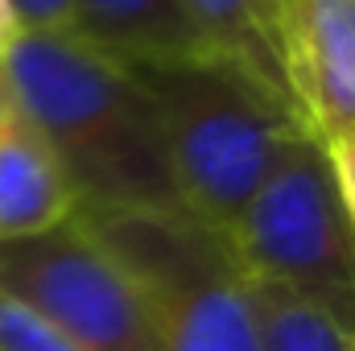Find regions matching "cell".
<instances>
[{
    "label": "cell",
    "instance_id": "6da1fadb",
    "mask_svg": "<svg viewBox=\"0 0 355 351\" xmlns=\"http://www.w3.org/2000/svg\"><path fill=\"white\" fill-rule=\"evenodd\" d=\"M0 71L54 149L79 211H182L153 103L124 67L71 33H17Z\"/></svg>",
    "mask_w": 355,
    "mask_h": 351
},
{
    "label": "cell",
    "instance_id": "3957f363",
    "mask_svg": "<svg viewBox=\"0 0 355 351\" xmlns=\"http://www.w3.org/2000/svg\"><path fill=\"white\" fill-rule=\"evenodd\" d=\"M132 277L157 351H261L252 281L186 211H75Z\"/></svg>",
    "mask_w": 355,
    "mask_h": 351
},
{
    "label": "cell",
    "instance_id": "ba28073f",
    "mask_svg": "<svg viewBox=\"0 0 355 351\" xmlns=\"http://www.w3.org/2000/svg\"><path fill=\"white\" fill-rule=\"evenodd\" d=\"M67 33L116 67L178 62L215 50L182 0H71Z\"/></svg>",
    "mask_w": 355,
    "mask_h": 351
},
{
    "label": "cell",
    "instance_id": "9c48e42d",
    "mask_svg": "<svg viewBox=\"0 0 355 351\" xmlns=\"http://www.w3.org/2000/svg\"><path fill=\"white\" fill-rule=\"evenodd\" d=\"M207 42L257 71L268 87L289 95L285 71H281V50H277V12L272 0H182Z\"/></svg>",
    "mask_w": 355,
    "mask_h": 351
},
{
    "label": "cell",
    "instance_id": "30bf717a",
    "mask_svg": "<svg viewBox=\"0 0 355 351\" xmlns=\"http://www.w3.org/2000/svg\"><path fill=\"white\" fill-rule=\"evenodd\" d=\"M248 281H252L261 351H352L343 318L297 298L285 285L257 281V277H248Z\"/></svg>",
    "mask_w": 355,
    "mask_h": 351
},
{
    "label": "cell",
    "instance_id": "277c9868",
    "mask_svg": "<svg viewBox=\"0 0 355 351\" xmlns=\"http://www.w3.org/2000/svg\"><path fill=\"white\" fill-rule=\"evenodd\" d=\"M223 240L248 277L285 285L352 323L355 232L335 186L331 157L310 132L293 141L289 153L268 170Z\"/></svg>",
    "mask_w": 355,
    "mask_h": 351
},
{
    "label": "cell",
    "instance_id": "7c38bea8",
    "mask_svg": "<svg viewBox=\"0 0 355 351\" xmlns=\"http://www.w3.org/2000/svg\"><path fill=\"white\" fill-rule=\"evenodd\" d=\"M21 33H67L71 0H8Z\"/></svg>",
    "mask_w": 355,
    "mask_h": 351
},
{
    "label": "cell",
    "instance_id": "8fae6325",
    "mask_svg": "<svg viewBox=\"0 0 355 351\" xmlns=\"http://www.w3.org/2000/svg\"><path fill=\"white\" fill-rule=\"evenodd\" d=\"M0 351H83L62 331H54L42 314L0 289Z\"/></svg>",
    "mask_w": 355,
    "mask_h": 351
},
{
    "label": "cell",
    "instance_id": "9a60e30c",
    "mask_svg": "<svg viewBox=\"0 0 355 351\" xmlns=\"http://www.w3.org/2000/svg\"><path fill=\"white\" fill-rule=\"evenodd\" d=\"M347 343H352V351H355V310H352V323H347Z\"/></svg>",
    "mask_w": 355,
    "mask_h": 351
},
{
    "label": "cell",
    "instance_id": "4fadbf2b",
    "mask_svg": "<svg viewBox=\"0 0 355 351\" xmlns=\"http://www.w3.org/2000/svg\"><path fill=\"white\" fill-rule=\"evenodd\" d=\"M331 157V170H335V186H339V198H343V211L352 219L355 232V132L347 137H335V141H318Z\"/></svg>",
    "mask_w": 355,
    "mask_h": 351
},
{
    "label": "cell",
    "instance_id": "7a4b0ae2",
    "mask_svg": "<svg viewBox=\"0 0 355 351\" xmlns=\"http://www.w3.org/2000/svg\"><path fill=\"white\" fill-rule=\"evenodd\" d=\"M124 71L153 103L182 211L219 236L289 145L310 132L289 95L219 50Z\"/></svg>",
    "mask_w": 355,
    "mask_h": 351
},
{
    "label": "cell",
    "instance_id": "2e32d148",
    "mask_svg": "<svg viewBox=\"0 0 355 351\" xmlns=\"http://www.w3.org/2000/svg\"><path fill=\"white\" fill-rule=\"evenodd\" d=\"M0 91H4V71H0Z\"/></svg>",
    "mask_w": 355,
    "mask_h": 351
},
{
    "label": "cell",
    "instance_id": "52a82bcc",
    "mask_svg": "<svg viewBox=\"0 0 355 351\" xmlns=\"http://www.w3.org/2000/svg\"><path fill=\"white\" fill-rule=\"evenodd\" d=\"M79 198L62 174L54 149L17 108L12 91H0V240L42 236L75 219Z\"/></svg>",
    "mask_w": 355,
    "mask_h": 351
},
{
    "label": "cell",
    "instance_id": "5b68a950",
    "mask_svg": "<svg viewBox=\"0 0 355 351\" xmlns=\"http://www.w3.org/2000/svg\"><path fill=\"white\" fill-rule=\"evenodd\" d=\"M0 289L83 351H157L132 277L79 219L0 240Z\"/></svg>",
    "mask_w": 355,
    "mask_h": 351
},
{
    "label": "cell",
    "instance_id": "8992f818",
    "mask_svg": "<svg viewBox=\"0 0 355 351\" xmlns=\"http://www.w3.org/2000/svg\"><path fill=\"white\" fill-rule=\"evenodd\" d=\"M285 87L314 141L355 132V0H272Z\"/></svg>",
    "mask_w": 355,
    "mask_h": 351
},
{
    "label": "cell",
    "instance_id": "5bb4252c",
    "mask_svg": "<svg viewBox=\"0 0 355 351\" xmlns=\"http://www.w3.org/2000/svg\"><path fill=\"white\" fill-rule=\"evenodd\" d=\"M17 33H21V25H17V12H12V4L8 0H0V54L17 42Z\"/></svg>",
    "mask_w": 355,
    "mask_h": 351
}]
</instances>
